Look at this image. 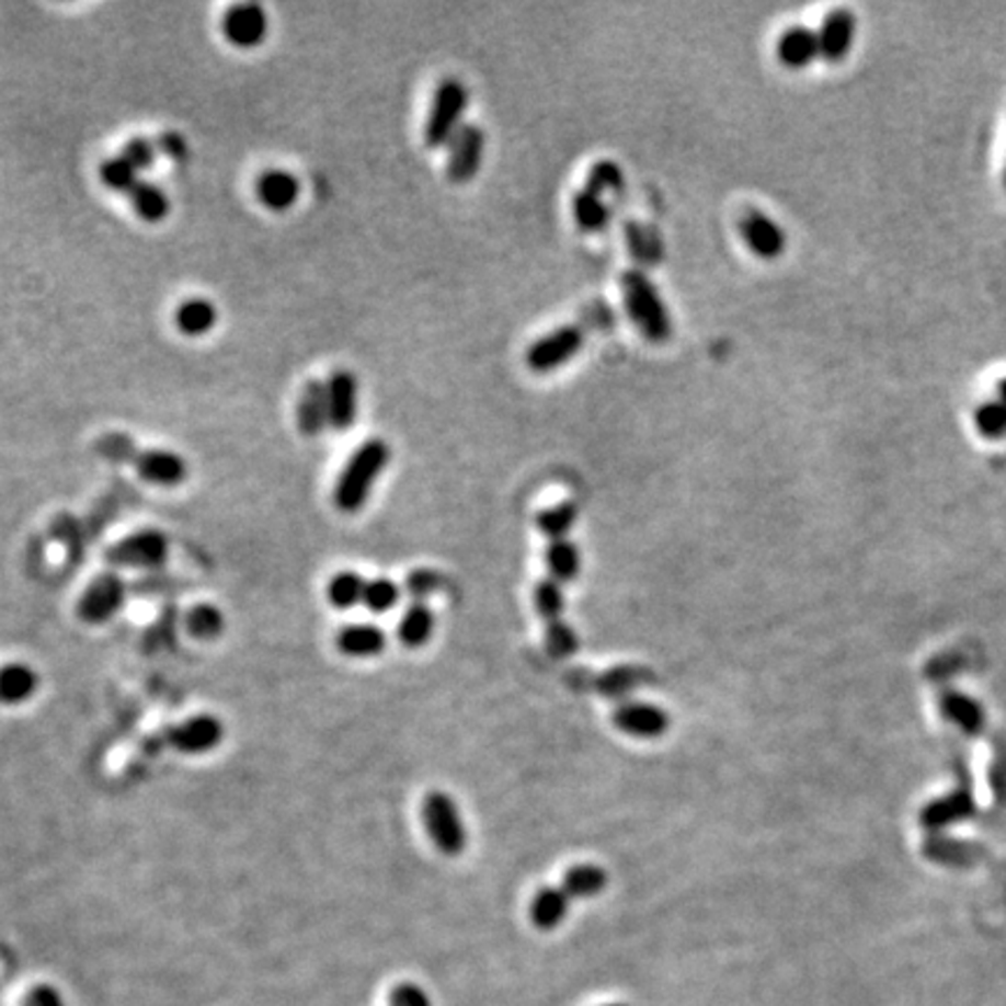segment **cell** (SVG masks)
<instances>
[{"mask_svg":"<svg viewBox=\"0 0 1006 1006\" xmlns=\"http://www.w3.org/2000/svg\"><path fill=\"white\" fill-rule=\"evenodd\" d=\"M391 457L389 445L382 438H368L354 450L335 480L333 503L343 513H359L376 488L378 478L387 469Z\"/></svg>","mask_w":1006,"mask_h":1006,"instance_id":"6da1fadb","label":"cell"},{"mask_svg":"<svg viewBox=\"0 0 1006 1006\" xmlns=\"http://www.w3.org/2000/svg\"><path fill=\"white\" fill-rule=\"evenodd\" d=\"M620 289L629 320L637 324L643 339L650 343H666L674 333V322H671L658 285L643 271L629 268L620 277Z\"/></svg>","mask_w":1006,"mask_h":1006,"instance_id":"7a4b0ae2","label":"cell"},{"mask_svg":"<svg viewBox=\"0 0 1006 1006\" xmlns=\"http://www.w3.org/2000/svg\"><path fill=\"white\" fill-rule=\"evenodd\" d=\"M466 107H469V89L455 78L443 80L434 91L432 107H428L424 122V142L434 149L447 147V142L464 126L461 117Z\"/></svg>","mask_w":1006,"mask_h":1006,"instance_id":"3957f363","label":"cell"},{"mask_svg":"<svg viewBox=\"0 0 1006 1006\" xmlns=\"http://www.w3.org/2000/svg\"><path fill=\"white\" fill-rule=\"evenodd\" d=\"M422 823L424 830L432 838V844L443 853V855H459L466 848V842H469V832H466L459 809L455 804V799L434 790L428 792L422 801Z\"/></svg>","mask_w":1006,"mask_h":1006,"instance_id":"277c9868","label":"cell"},{"mask_svg":"<svg viewBox=\"0 0 1006 1006\" xmlns=\"http://www.w3.org/2000/svg\"><path fill=\"white\" fill-rule=\"evenodd\" d=\"M585 347V331L578 324H564L540 335L527 350V366L534 373H550L569 364Z\"/></svg>","mask_w":1006,"mask_h":1006,"instance_id":"5b68a950","label":"cell"},{"mask_svg":"<svg viewBox=\"0 0 1006 1006\" xmlns=\"http://www.w3.org/2000/svg\"><path fill=\"white\" fill-rule=\"evenodd\" d=\"M168 538L159 529H140L107 550V562L126 569H155L165 562Z\"/></svg>","mask_w":1006,"mask_h":1006,"instance_id":"8992f818","label":"cell"},{"mask_svg":"<svg viewBox=\"0 0 1006 1006\" xmlns=\"http://www.w3.org/2000/svg\"><path fill=\"white\" fill-rule=\"evenodd\" d=\"M126 602V585L117 573H103L93 578L80 596L78 613L89 625H103L115 618Z\"/></svg>","mask_w":1006,"mask_h":1006,"instance_id":"52a82bcc","label":"cell"},{"mask_svg":"<svg viewBox=\"0 0 1006 1006\" xmlns=\"http://www.w3.org/2000/svg\"><path fill=\"white\" fill-rule=\"evenodd\" d=\"M484 142L488 138H484V130L478 124H464L455 138L447 142V178L457 184L473 180L482 165Z\"/></svg>","mask_w":1006,"mask_h":1006,"instance_id":"ba28073f","label":"cell"},{"mask_svg":"<svg viewBox=\"0 0 1006 1006\" xmlns=\"http://www.w3.org/2000/svg\"><path fill=\"white\" fill-rule=\"evenodd\" d=\"M739 233L755 256L774 261L788 245V236L778 227V221L757 208H748L739 219Z\"/></svg>","mask_w":1006,"mask_h":1006,"instance_id":"9c48e42d","label":"cell"},{"mask_svg":"<svg viewBox=\"0 0 1006 1006\" xmlns=\"http://www.w3.org/2000/svg\"><path fill=\"white\" fill-rule=\"evenodd\" d=\"M224 734H227V730H224V724L217 716L201 713L175 724L173 730L168 732V743L184 755H205L217 748Z\"/></svg>","mask_w":1006,"mask_h":1006,"instance_id":"30bf717a","label":"cell"},{"mask_svg":"<svg viewBox=\"0 0 1006 1006\" xmlns=\"http://www.w3.org/2000/svg\"><path fill=\"white\" fill-rule=\"evenodd\" d=\"M327 399H329V426L335 432L345 434L359 415V382L354 373L339 368L331 373L327 380Z\"/></svg>","mask_w":1006,"mask_h":1006,"instance_id":"8fae6325","label":"cell"},{"mask_svg":"<svg viewBox=\"0 0 1006 1006\" xmlns=\"http://www.w3.org/2000/svg\"><path fill=\"white\" fill-rule=\"evenodd\" d=\"M224 37L240 49H252L266 41L268 16L259 5H233L221 19Z\"/></svg>","mask_w":1006,"mask_h":1006,"instance_id":"7c38bea8","label":"cell"},{"mask_svg":"<svg viewBox=\"0 0 1006 1006\" xmlns=\"http://www.w3.org/2000/svg\"><path fill=\"white\" fill-rule=\"evenodd\" d=\"M613 724L629 736L658 739L668 730V716L658 704L625 701L613 711Z\"/></svg>","mask_w":1006,"mask_h":1006,"instance_id":"4fadbf2b","label":"cell"},{"mask_svg":"<svg viewBox=\"0 0 1006 1006\" xmlns=\"http://www.w3.org/2000/svg\"><path fill=\"white\" fill-rule=\"evenodd\" d=\"M976 813V799L972 794V788L960 786L958 790L948 792L921 811V825L927 830H944L948 825L962 823V820L972 818Z\"/></svg>","mask_w":1006,"mask_h":1006,"instance_id":"5bb4252c","label":"cell"},{"mask_svg":"<svg viewBox=\"0 0 1006 1006\" xmlns=\"http://www.w3.org/2000/svg\"><path fill=\"white\" fill-rule=\"evenodd\" d=\"M855 16L848 10H832L818 31L820 59L827 64H842L855 41Z\"/></svg>","mask_w":1006,"mask_h":1006,"instance_id":"9a60e30c","label":"cell"},{"mask_svg":"<svg viewBox=\"0 0 1006 1006\" xmlns=\"http://www.w3.org/2000/svg\"><path fill=\"white\" fill-rule=\"evenodd\" d=\"M776 59L790 70L811 66L820 59L818 31H811L809 26H790L788 31H782L776 41Z\"/></svg>","mask_w":1006,"mask_h":1006,"instance_id":"2e32d148","label":"cell"},{"mask_svg":"<svg viewBox=\"0 0 1006 1006\" xmlns=\"http://www.w3.org/2000/svg\"><path fill=\"white\" fill-rule=\"evenodd\" d=\"M136 471L142 480L159 488H175L186 478V464L171 450H145L134 459Z\"/></svg>","mask_w":1006,"mask_h":1006,"instance_id":"e0dca14e","label":"cell"},{"mask_svg":"<svg viewBox=\"0 0 1006 1006\" xmlns=\"http://www.w3.org/2000/svg\"><path fill=\"white\" fill-rule=\"evenodd\" d=\"M296 422L301 434L308 438L320 436L329 426V399L327 382L310 380L296 403Z\"/></svg>","mask_w":1006,"mask_h":1006,"instance_id":"ac0fdd59","label":"cell"},{"mask_svg":"<svg viewBox=\"0 0 1006 1006\" xmlns=\"http://www.w3.org/2000/svg\"><path fill=\"white\" fill-rule=\"evenodd\" d=\"M335 645H339V650L347 658H357V660L378 658L387 645V633L380 625L354 622L339 631V637H335Z\"/></svg>","mask_w":1006,"mask_h":1006,"instance_id":"d6986e66","label":"cell"},{"mask_svg":"<svg viewBox=\"0 0 1006 1006\" xmlns=\"http://www.w3.org/2000/svg\"><path fill=\"white\" fill-rule=\"evenodd\" d=\"M939 708L948 722H953L960 732L967 736H979L985 727V711L983 706L969 695L958 693V689H944Z\"/></svg>","mask_w":1006,"mask_h":1006,"instance_id":"ffe728a7","label":"cell"},{"mask_svg":"<svg viewBox=\"0 0 1006 1006\" xmlns=\"http://www.w3.org/2000/svg\"><path fill=\"white\" fill-rule=\"evenodd\" d=\"M256 198L273 213H285L301 194V184L287 171H266L256 180Z\"/></svg>","mask_w":1006,"mask_h":1006,"instance_id":"44dd1931","label":"cell"},{"mask_svg":"<svg viewBox=\"0 0 1006 1006\" xmlns=\"http://www.w3.org/2000/svg\"><path fill=\"white\" fill-rule=\"evenodd\" d=\"M569 906H571V898H569V894H567L562 888H557V885L540 888V890L534 894L531 906H529L531 923H534L538 929L550 931V929L559 927V925H562V923L567 921Z\"/></svg>","mask_w":1006,"mask_h":1006,"instance_id":"7402d4cb","label":"cell"},{"mask_svg":"<svg viewBox=\"0 0 1006 1006\" xmlns=\"http://www.w3.org/2000/svg\"><path fill=\"white\" fill-rule=\"evenodd\" d=\"M41 678L24 662H10L0 666V701L3 704H24L28 701Z\"/></svg>","mask_w":1006,"mask_h":1006,"instance_id":"603a6c76","label":"cell"},{"mask_svg":"<svg viewBox=\"0 0 1006 1006\" xmlns=\"http://www.w3.org/2000/svg\"><path fill=\"white\" fill-rule=\"evenodd\" d=\"M571 213H573L578 227H581L585 233H602L608 229V224H610V210H608L604 196L587 190V186L573 194Z\"/></svg>","mask_w":1006,"mask_h":1006,"instance_id":"cb8c5ba5","label":"cell"},{"mask_svg":"<svg viewBox=\"0 0 1006 1006\" xmlns=\"http://www.w3.org/2000/svg\"><path fill=\"white\" fill-rule=\"evenodd\" d=\"M625 238L631 256L643 266H658L664 256V245L658 229L652 224L643 221H627L625 224Z\"/></svg>","mask_w":1006,"mask_h":1006,"instance_id":"d4e9b609","label":"cell"},{"mask_svg":"<svg viewBox=\"0 0 1006 1006\" xmlns=\"http://www.w3.org/2000/svg\"><path fill=\"white\" fill-rule=\"evenodd\" d=\"M434 627H436L434 610L428 608L424 602H413L403 610L401 620H399V627H397L399 641L405 648H422L428 639H432Z\"/></svg>","mask_w":1006,"mask_h":1006,"instance_id":"484cf974","label":"cell"},{"mask_svg":"<svg viewBox=\"0 0 1006 1006\" xmlns=\"http://www.w3.org/2000/svg\"><path fill=\"white\" fill-rule=\"evenodd\" d=\"M608 885V873L599 865H575L567 869L562 879V890L571 900H590L602 894Z\"/></svg>","mask_w":1006,"mask_h":1006,"instance_id":"4316f807","label":"cell"},{"mask_svg":"<svg viewBox=\"0 0 1006 1006\" xmlns=\"http://www.w3.org/2000/svg\"><path fill=\"white\" fill-rule=\"evenodd\" d=\"M546 567L552 581L557 583H571L573 578L581 573V548L573 540H550L546 550Z\"/></svg>","mask_w":1006,"mask_h":1006,"instance_id":"83f0119b","label":"cell"},{"mask_svg":"<svg viewBox=\"0 0 1006 1006\" xmlns=\"http://www.w3.org/2000/svg\"><path fill=\"white\" fill-rule=\"evenodd\" d=\"M126 196H128L130 208H134V213L145 221H161L168 215V210H171L168 196L155 182L140 180Z\"/></svg>","mask_w":1006,"mask_h":1006,"instance_id":"f1b7e54d","label":"cell"},{"mask_svg":"<svg viewBox=\"0 0 1006 1006\" xmlns=\"http://www.w3.org/2000/svg\"><path fill=\"white\" fill-rule=\"evenodd\" d=\"M175 324L186 335H203L217 324V308L208 298H190L175 310Z\"/></svg>","mask_w":1006,"mask_h":1006,"instance_id":"f546056e","label":"cell"},{"mask_svg":"<svg viewBox=\"0 0 1006 1006\" xmlns=\"http://www.w3.org/2000/svg\"><path fill=\"white\" fill-rule=\"evenodd\" d=\"M648 681L645 671L641 668H631V666H618V668H608L606 674L596 681V689L608 699H618L625 704V699Z\"/></svg>","mask_w":1006,"mask_h":1006,"instance_id":"4dcf8cb0","label":"cell"},{"mask_svg":"<svg viewBox=\"0 0 1006 1006\" xmlns=\"http://www.w3.org/2000/svg\"><path fill=\"white\" fill-rule=\"evenodd\" d=\"M364 590H366V581L359 573H354V571L335 573L327 585L329 604L341 610L357 606L364 602Z\"/></svg>","mask_w":1006,"mask_h":1006,"instance_id":"1f68e13d","label":"cell"},{"mask_svg":"<svg viewBox=\"0 0 1006 1006\" xmlns=\"http://www.w3.org/2000/svg\"><path fill=\"white\" fill-rule=\"evenodd\" d=\"M578 519V508L573 501H562L557 506H550L546 511H540L536 517V525L540 534L548 536L550 540H562L569 536Z\"/></svg>","mask_w":1006,"mask_h":1006,"instance_id":"d6a6232c","label":"cell"},{"mask_svg":"<svg viewBox=\"0 0 1006 1006\" xmlns=\"http://www.w3.org/2000/svg\"><path fill=\"white\" fill-rule=\"evenodd\" d=\"M534 606H536V613L546 622L562 620V613H564V606H567L564 585L552 581V578H546V581H540L536 585V590H534Z\"/></svg>","mask_w":1006,"mask_h":1006,"instance_id":"836d02e7","label":"cell"},{"mask_svg":"<svg viewBox=\"0 0 1006 1006\" xmlns=\"http://www.w3.org/2000/svg\"><path fill=\"white\" fill-rule=\"evenodd\" d=\"M227 627L224 622V615L217 606L213 604H198L186 615V629L192 631V637L201 641H213Z\"/></svg>","mask_w":1006,"mask_h":1006,"instance_id":"e575fe53","label":"cell"},{"mask_svg":"<svg viewBox=\"0 0 1006 1006\" xmlns=\"http://www.w3.org/2000/svg\"><path fill=\"white\" fill-rule=\"evenodd\" d=\"M399 599H401V587L395 581H389V578H373V581H366L362 604L370 613H376V615L389 613L391 608H397Z\"/></svg>","mask_w":1006,"mask_h":1006,"instance_id":"d590c367","label":"cell"},{"mask_svg":"<svg viewBox=\"0 0 1006 1006\" xmlns=\"http://www.w3.org/2000/svg\"><path fill=\"white\" fill-rule=\"evenodd\" d=\"M587 190L596 192L599 196H606V194H620L622 192V186H625V175H622V168L615 163V161H596L592 168H590V173H587Z\"/></svg>","mask_w":1006,"mask_h":1006,"instance_id":"8d00e7d4","label":"cell"},{"mask_svg":"<svg viewBox=\"0 0 1006 1006\" xmlns=\"http://www.w3.org/2000/svg\"><path fill=\"white\" fill-rule=\"evenodd\" d=\"M974 424L979 428V434L985 438H1004L1006 436V403L999 399L993 401H983L974 410Z\"/></svg>","mask_w":1006,"mask_h":1006,"instance_id":"74e56055","label":"cell"},{"mask_svg":"<svg viewBox=\"0 0 1006 1006\" xmlns=\"http://www.w3.org/2000/svg\"><path fill=\"white\" fill-rule=\"evenodd\" d=\"M101 180L112 192L128 194L140 182L138 171L124 157L107 159L101 163Z\"/></svg>","mask_w":1006,"mask_h":1006,"instance_id":"f35d334b","label":"cell"},{"mask_svg":"<svg viewBox=\"0 0 1006 1006\" xmlns=\"http://www.w3.org/2000/svg\"><path fill=\"white\" fill-rule=\"evenodd\" d=\"M546 650L550 652V658L555 660H567L571 658L573 652L578 650V633L573 631L571 625H567L564 620H557V622H548L546 627Z\"/></svg>","mask_w":1006,"mask_h":1006,"instance_id":"ab89813d","label":"cell"},{"mask_svg":"<svg viewBox=\"0 0 1006 1006\" xmlns=\"http://www.w3.org/2000/svg\"><path fill=\"white\" fill-rule=\"evenodd\" d=\"M925 853L929 855V860L941 862V865H969L972 862V848L960 844V842H950V838H929L925 844Z\"/></svg>","mask_w":1006,"mask_h":1006,"instance_id":"60d3db41","label":"cell"},{"mask_svg":"<svg viewBox=\"0 0 1006 1006\" xmlns=\"http://www.w3.org/2000/svg\"><path fill=\"white\" fill-rule=\"evenodd\" d=\"M157 145L155 142H149L145 138H134V140H128L122 149V157L136 168V171H147V168H152L155 161H157Z\"/></svg>","mask_w":1006,"mask_h":1006,"instance_id":"b9f144b4","label":"cell"},{"mask_svg":"<svg viewBox=\"0 0 1006 1006\" xmlns=\"http://www.w3.org/2000/svg\"><path fill=\"white\" fill-rule=\"evenodd\" d=\"M96 450H99L103 457L112 459V461H130V459H136V457H138L134 441L126 438V436H122V434H110V436L101 438L99 445H96Z\"/></svg>","mask_w":1006,"mask_h":1006,"instance_id":"7bdbcfd3","label":"cell"},{"mask_svg":"<svg viewBox=\"0 0 1006 1006\" xmlns=\"http://www.w3.org/2000/svg\"><path fill=\"white\" fill-rule=\"evenodd\" d=\"M405 587L410 596H415V602H424L426 596H432L434 592L441 590V575L436 571L428 569H418L408 575Z\"/></svg>","mask_w":1006,"mask_h":1006,"instance_id":"ee69618b","label":"cell"},{"mask_svg":"<svg viewBox=\"0 0 1006 1006\" xmlns=\"http://www.w3.org/2000/svg\"><path fill=\"white\" fill-rule=\"evenodd\" d=\"M389 1006H434V1004H432V999H428V995L422 991L418 983L403 981V983L391 987Z\"/></svg>","mask_w":1006,"mask_h":1006,"instance_id":"f6af8a7d","label":"cell"},{"mask_svg":"<svg viewBox=\"0 0 1006 1006\" xmlns=\"http://www.w3.org/2000/svg\"><path fill=\"white\" fill-rule=\"evenodd\" d=\"M24 1006H66L61 993L56 991L54 985H47V983H41V985H33L26 999H24Z\"/></svg>","mask_w":1006,"mask_h":1006,"instance_id":"bcb514c9","label":"cell"},{"mask_svg":"<svg viewBox=\"0 0 1006 1006\" xmlns=\"http://www.w3.org/2000/svg\"><path fill=\"white\" fill-rule=\"evenodd\" d=\"M159 149L163 155L168 157H173V159H180L184 152H186V142L182 140V136L173 134V130H168V134H163L159 138Z\"/></svg>","mask_w":1006,"mask_h":1006,"instance_id":"7dc6e473","label":"cell"},{"mask_svg":"<svg viewBox=\"0 0 1006 1006\" xmlns=\"http://www.w3.org/2000/svg\"><path fill=\"white\" fill-rule=\"evenodd\" d=\"M993 790L999 799L1006 797V757L999 755L993 767Z\"/></svg>","mask_w":1006,"mask_h":1006,"instance_id":"c3c4849f","label":"cell"},{"mask_svg":"<svg viewBox=\"0 0 1006 1006\" xmlns=\"http://www.w3.org/2000/svg\"><path fill=\"white\" fill-rule=\"evenodd\" d=\"M997 399H999L1002 403H1006V378L999 380V385H997Z\"/></svg>","mask_w":1006,"mask_h":1006,"instance_id":"681fc988","label":"cell"},{"mask_svg":"<svg viewBox=\"0 0 1006 1006\" xmlns=\"http://www.w3.org/2000/svg\"><path fill=\"white\" fill-rule=\"evenodd\" d=\"M604 1006H627V1004H620V1002H618V1004H604Z\"/></svg>","mask_w":1006,"mask_h":1006,"instance_id":"f907efd6","label":"cell"},{"mask_svg":"<svg viewBox=\"0 0 1006 1006\" xmlns=\"http://www.w3.org/2000/svg\"><path fill=\"white\" fill-rule=\"evenodd\" d=\"M1004 190H1006V168H1004Z\"/></svg>","mask_w":1006,"mask_h":1006,"instance_id":"816d5d0a","label":"cell"}]
</instances>
